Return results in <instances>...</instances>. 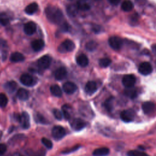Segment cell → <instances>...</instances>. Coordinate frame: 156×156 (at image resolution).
<instances>
[{
    "mask_svg": "<svg viewBox=\"0 0 156 156\" xmlns=\"http://www.w3.org/2000/svg\"><path fill=\"white\" fill-rule=\"evenodd\" d=\"M66 135L65 129L60 126H55L52 128V135L56 140H59L63 138Z\"/></svg>",
    "mask_w": 156,
    "mask_h": 156,
    "instance_id": "cell-3",
    "label": "cell"
},
{
    "mask_svg": "<svg viewBox=\"0 0 156 156\" xmlns=\"http://www.w3.org/2000/svg\"><path fill=\"white\" fill-rule=\"evenodd\" d=\"M77 63L82 66V67H85L88 65V58L85 54H80L76 58Z\"/></svg>",
    "mask_w": 156,
    "mask_h": 156,
    "instance_id": "cell-20",
    "label": "cell"
},
{
    "mask_svg": "<svg viewBox=\"0 0 156 156\" xmlns=\"http://www.w3.org/2000/svg\"><path fill=\"white\" fill-rule=\"evenodd\" d=\"M50 91L52 94L56 97H60L62 95V91L60 87L57 85H52L50 87Z\"/></svg>",
    "mask_w": 156,
    "mask_h": 156,
    "instance_id": "cell-27",
    "label": "cell"
},
{
    "mask_svg": "<svg viewBox=\"0 0 156 156\" xmlns=\"http://www.w3.org/2000/svg\"><path fill=\"white\" fill-rule=\"evenodd\" d=\"M136 82V78L132 74L125 75L122 79V83L126 88L133 87Z\"/></svg>",
    "mask_w": 156,
    "mask_h": 156,
    "instance_id": "cell-8",
    "label": "cell"
},
{
    "mask_svg": "<svg viewBox=\"0 0 156 156\" xmlns=\"http://www.w3.org/2000/svg\"><path fill=\"white\" fill-rule=\"evenodd\" d=\"M108 2L113 5H117L119 2L121 0H108Z\"/></svg>",
    "mask_w": 156,
    "mask_h": 156,
    "instance_id": "cell-43",
    "label": "cell"
},
{
    "mask_svg": "<svg viewBox=\"0 0 156 156\" xmlns=\"http://www.w3.org/2000/svg\"><path fill=\"white\" fill-rule=\"evenodd\" d=\"M120 117L121 119L126 122H132L135 118V112L131 109L124 110L121 112L120 114Z\"/></svg>",
    "mask_w": 156,
    "mask_h": 156,
    "instance_id": "cell-7",
    "label": "cell"
},
{
    "mask_svg": "<svg viewBox=\"0 0 156 156\" xmlns=\"http://www.w3.org/2000/svg\"><path fill=\"white\" fill-rule=\"evenodd\" d=\"M75 48L74 43L71 40H66L58 47V51L60 53H66L73 51Z\"/></svg>",
    "mask_w": 156,
    "mask_h": 156,
    "instance_id": "cell-2",
    "label": "cell"
},
{
    "mask_svg": "<svg viewBox=\"0 0 156 156\" xmlns=\"http://www.w3.org/2000/svg\"><path fill=\"white\" fill-rule=\"evenodd\" d=\"M29 92L24 88H20L17 91V96L21 101H26L29 98Z\"/></svg>",
    "mask_w": 156,
    "mask_h": 156,
    "instance_id": "cell-24",
    "label": "cell"
},
{
    "mask_svg": "<svg viewBox=\"0 0 156 156\" xmlns=\"http://www.w3.org/2000/svg\"><path fill=\"white\" fill-rule=\"evenodd\" d=\"M44 46V42L43 40L41 39H37L34 40L31 43V46L32 48L34 51H40L41 50Z\"/></svg>",
    "mask_w": 156,
    "mask_h": 156,
    "instance_id": "cell-18",
    "label": "cell"
},
{
    "mask_svg": "<svg viewBox=\"0 0 156 156\" xmlns=\"http://www.w3.org/2000/svg\"><path fill=\"white\" fill-rule=\"evenodd\" d=\"M9 22V18L4 14H2L0 15V23L3 26H6Z\"/></svg>",
    "mask_w": 156,
    "mask_h": 156,
    "instance_id": "cell-37",
    "label": "cell"
},
{
    "mask_svg": "<svg viewBox=\"0 0 156 156\" xmlns=\"http://www.w3.org/2000/svg\"><path fill=\"white\" fill-rule=\"evenodd\" d=\"M7 151V146L4 144H0V155H3Z\"/></svg>",
    "mask_w": 156,
    "mask_h": 156,
    "instance_id": "cell-41",
    "label": "cell"
},
{
    "mask_svg": "<svg viewBox=\"0 0 156 156\" xmlns=\"http://www.w3.org/2000/svg\"><path fill=\"white\" fill-rule=\"evenodd\" d=\"M79 147V146H74L71 149H67L66 151H64L63 152V153H64V154H68V153H69V152H74V151L77 150Z\"/></svg>",
    "mask_w": 156,
    "mask_h": 156,
    "instance_id": "cell-42",
    "label": "cell"
},
{
    "mask_svg": "<svg viewBox=\"0 0 156 156\" xmlns=\"http://www.w3.org/2000/svg\"><path fill=\"white\" fill-rule=\"evenodd\" d=\"M67 76V71L64 67H60L56 69L54 73L55 78L58 80L64 79Z\"/></svg>",
    "mask_w": 156,
    "mask_h": 156,
    "instance_id": "cell-16",
    "label": "cell"
},
{
    "mask_svg": "<svg viewBox=\"0 0 156 156\" xmlns=\"http://www.w3.org/2000/svg\"><path fill=\"white\" fill-rule=\"evenodd\" d=\"M113 97H110L109 98L107 99L104 102V107L107 109V110L110 112L113 109Z\"/></svg>",
    "mask_w": 156,
    "mask_h": 156,
    "instance_id": "cell-30",
    "label": "cell"
},
{
    "mask_svg": "<svg viewBox=\"0 0 156 156\" xmlns=\"http://www.w3.org/2000/svg\"><path fill=\"white\" fill-rule=\"evenodd\" d=\"M93 30L94 32H95V33H98V32H99V31L101 30V27H99V26H98V25L93 26Z\"/></svg>",
    "mask_w": 156,
    "mask_h": 156,
    "instance_id": "cell-44",
    "label": "cell"
},
{
    "mask_svg": "<svg viewBox=\"0 0 156 156\" xmlns=\"http://www.w3.org/2000/svg\"><path fill=\"white\" fill-rule=\"evenodd\" d=\"M70 29V26H69L68 24H67L65 22H63L61 24V26H60V30L62 31V32H68L69 31Z\"/></svg>",
    "mask_w": 156,
    "mask_h": 156,
    "instance_id": "cell-39",
    "label": "cell"
},
{
    "mask_svg": "<svg viewBox=\"0 0 156 156\" xmlns=\"http://www.w3.org/2000/svg\"><path fill=\"white\" fill-rule=\"evenodd\" d=\"M77 11L78 9L76 5L74 4H70L68 5L66 7V12L70 16H75L77 13Z\"/></svg>",
    "mask_w": 156,
    "mask_h": 156,
    "instance_id": "cell-29",
    "label": "cell"
},
{
    "mask_svg": "<svg viewBox=\"0 0 156 156\" xmlns=\"http://www.w3.org/2000/svg\"><path fill=\"white\" fill-rule=\"evenodd\" d=\"M139 18L138 15L137 13H134L133 14L130 18V22L132 23V24H133V23H136L138 22V20Z\"/></svg>",
    "mask_w": 156,
    "mask_h": 156,
    "instance_id": "cell-40",
    "label": "cell"
},
{
    "mask_svg": "<svg viewBox=\"0 0 156 156\" xmlns=\"http://www.w3.org/2000/svg\"><path fill=\"white\" fill-rule=\"evenodd\" d=\"M35 120L37 122L41 123V124H48V121L41 114H39V113L35 115Z\"/></svg>",
    "mask_w": 156,
    "mask_h": 156,
    "instance_id": "cell-35",
    "label": "cell"
},
{
    "mask_svg": "<svg viewBox=\"0 0 156 156\" xmlns=\"http://www.w3.org/2000/svg\"><path fill=\"white\" fill-rule=\"evenodd\" d=\"M142 108L145 114H151L154 111L155 104L152 102H145L142 105Z\"/></svg>",
    "mask_w": 156,
    "mask_h": 156,
    "instance_id": "cell-17",
    "label": "cell"
},
{
    "mask_svg": "<svg viewBox=\"0 0 156 156\" xmlns=\"http://www.w3.org/2000/svg\"><path fill=\"white\" fill-rule=\"evenodd\" d=\"M98 89L97 84L94 81H89L86 83L85 87V91L88 94H92L94 93Z\"/></svg>",
    "mask_w": 156,
    "mask_h": 156,
    "instance_id": "cell-15",
    "label": "cell"
},
{
    "mask_svg": "<svg viewBox=\"0 0 156 156\" xmlns=\"http://www.w3.org/2000/svg\"><path fill=\"white\" fill-rule=\"evenodd\" d=\"M133 8V4L130 0H125L121 4V9L124 12H130Z\"/></svg>",
    "mask_w": 156,
    "mask_h": 156,
    "instance_id": "cell-26",
    "label": "cell"
},
{
    "mask_svg": "<svg viewBox=\"0 0 156 156\" xmlns=\"http://www.w3.org/2000/svg\"><path fill=\"white\" fill-rule=\"evenodd\" d=\"M62 88L65 93L68 94H71L77 90V86L73 82H66L63 85Z\"/></svg>",
    "mask_w": 156,
    "mask_h": 156,
    "instance_id": "cell-13",
    "label": "cell"
},
{
    "mask_svg": "<svg viewBox=\"0 0 156 156\" xmlns=\"http://www.w3.org/2000/svg\"><path fill=\"white\" fill-rule=\"evenodd\" d=\"M52 58L50 56L45 55L40 57L37 62L38 66L40 68L42 69H48L51 63Z\"/></svg>",
    "mask_w": 156,
    "mask_h": 156,
    "instance_id": "cell-5",
    "label": "cell"
},
{
    "mask_svg": "<svg viewBox=\"0 0 156 156\" xmlns=\"http://www.w3.org/2000/svg\"><path fill=\"white\" fill-rule=\"evenodd\" d=\"M45 15L49 22L55 24L63 23L64 16L62 10L55 6L49 5L45 9Z\"/></svg>",
    "mask_w": 156,
    "mask_h": 156,
    "instance_id": "cell-1",
    "label": "cell"
},
{
    "mask_svg": "<svg viewBox=\"0 0 156 156\" xmlns=\"http://www.w3.org/2000/svg\"><path fill=\"white\" fill-rule=\"evenodd\" d=\"M17 87V84L15 81H9L7 82L5 85L4 88L5 89L9 92V93H13L14 92Z\"/></svg>",
    "mask_w": 156,
    "mask_h": 156,
    "instance_id": "cell-28",
    "label": "cell"
},
{
    "mask_svg": "<svg viewBox=\"0 0 156 156\" xmlns=\"http://www.w3.org/2000/svg\"><path fill=\"white\" fill-rule=\"evenodd\" d=\"M18 120L21 124V127L27 129L30 126V118L29 115L26 112H23L20 115L18 116Z\"/></svg>",
    "mask_w": 156,
    "mask_h": 156,
    "instance_id": "cell-10",
    "label": "cell"
},
{
    "mask_svg": "<svg viewBox=\"0 0 156 156\" xmlns=\"http://www.w3.org/2000/svg\"><path fill=\"white\" fill-rule=\"evenodd\" d=\"M138 71L140 74L147 76L152 72V66L149 62H143L139 65Z\"/></svg>",
    "mask_w": 156,
    "mask_h": 156,
    "instance_id": "cell-9",
    "label": "cell"
},
{
    "mask_svg": "<svg viewBox=\"0 0 156 156\" xmlns=\"http://www.w3.org/2000/svg\"><path fill=\"white\" fill-rule=\"evenodd\" d=\"M8 103V99L4 93H0V107H5Z\"/></svg>",
    "mask_w": 156,
    "mask_h": 156,
    "instance_id": "cell-34",
    "label": "cell"
},
{
    "mask_svg": "<svg viewBox=\"0 0 156 156\" xmlns=\"http://www.w3.org/2000/svg\"><path fill=\"white\" fill-rule=\"evenodd\" d=\"M20 80L22 84L27 87H32L36 83L35 79L32 76L26 73L22 74Z\"/></svg>",
    "mask_w": 156,
    "mask_h": 156,
    "instance_id": "cell-6",
    "label": "cell"
},
{
    "mask_svg": "<svg viewBox=\"0 0 156 156\" xmlns=\"http://www.w3.org/2000/svg\"><path fill=\"white\" fill-rule=\"evenodd\" d=\"M53 114L55 116V118L58 119V120H61L63 118V115L62 112H60L59 110L58 109H54L53 110Z\"/></svg>",
    "mask_w": 156,
    "mask_h": 156,
    "instance_id": "cell-38",
    "label": "cell"
},
{
    "mask_svg": "<svg viewBox=\"0 0 156 156\" xmlns=\"http://www.w3.org/2000/svg\"><path fill=\"white\" fill-rule=\"evenodd\" d=\"M23 29L26 34L28 35H31L35 32L37 29V26L34 22L30 21L24 24Z\"/></svg>",
    "mask_w": 156,
    "mask_h": 156,
    "instance_id": "cell-14",
    "label": "cell"
},
{
    "mask_svg": "<svg viewBox=\"0 0 156 156\" xmlns=\"http://www.w3.org/2000/svg\"><path fill=\"white\" fill-rule=\"evenodd\" d=\"M69 1H71V0H69Z\"/></svg>",
    "mask_w": 156,
    "mask_h": 156,
    "instance_id": "cell-46",
    "label": "cell"
},
{
    "mask_svg": "<svg viewBox=\"0 0 156 156\" xmlns=\"http://www.w3.org/2000/svg\"><path fill=\"white\" fill-rule=\"evenodd\" d=\"M124 94L127 97L133 99L135 98L138 95V91L135 88L130 87V88H126V89L124 91Z\"/></svg>",
    "mask_w": 156,
    "mask_h": 156,
    "instance_id": "cell-23",
    "label": "cell"
},
{
    "mask_svg": "<svg viewBox=\"0 0 156 156\" xmlns=\"http://www.w3.org/2000/svg\"><path fill=\"white\" fill-rule=\"evenodd\" d=\"M108 44L114 50H119L122 46L123 41L119 37L113 36L108 39Z\"/></svg>",
    "mask_w": 156,
    "mask_h": 156,
    "instance_id": "cell-4",
    "label": "cell"
},
{
    "mask_svg": "<svg viewBox=\"0 0 156 156\" xmlns=\"http://www.w3.org/2000/svg\"><path fill=\"white\" fill-rule=\"evenodd\" d=\"M41 142L48 149H51L52 147V143L49 140L46 138H43L41 139Z\"/></svg>",
    "mask_w": 156,
    "mask_h": 156,
    "instance_id": "cell-36",
    "label": "cell"
},
{
    "mask_svg": "<svg viewBox=\"0 0 156 156\" xmlns=\"http://www.w3.org/2000/svg\"><path fill=\"white\" fill-rule=\"evenodd\" d=\"M95 1H100V0H95Z\"/></svg>",
    "mask_w": 156,
    "mask_h": 156,
    "instance_id": "cell-45",
    "label": "cell"
},
{
    "mask_svg": "<svg viewBox=\"0 0 156 156\" xmlns=\"http://www.w3.org/2000/svg\"><path fill=\"white\" fill-rule=\"evenodd\" d=\"M72 112V109L71 106L68 104H65L62 106V115L66 119H69L71 118V113Z\"/></svg>",
    "mask_w": 156,
    "mask_h": 156,
    "instance_id": "cell-25",
    "label": "cell"
},
{
    "mask_svg": "<svg viewBox=\"0 0 156 156\" xmlns=\"http://www.w3.org/2000/svg\"><path fill=\"white\" fill-rule=\"evenodd\" d=\"M97 46H98V44L96 41H90L86 44L85 48L89 51H93L96 49Z\"/></svg>",
    "mask_w": 156,
    "mask_h": 156,
    "instance_id": "cell-32",
    "label": "cell"
},
{
    "mask_svg": "<svg viewBox=\"0 0 156 156\" xmlns=\"http://www.w3.org/2000/svg\"><path fill=\"white\" fill-rule=\"evenodd\" d=\"M76 6L80 10L87 11L91 8L92 2L91 0H78Z\"/></svg>",
    "mask_w": 156,
    "mask_h": 156,
    "instance_id": "cell-12",
    "label": "cell"
},
{
    "mask_svg": "<svg viewBox=\"0 0 156 156\" xmlns=\"http://www.w3.org/2000/svg\"><path fill=\"white\" fill-rule=\"evenodd\" d=\"M87 125V123L80 118H75L71 122V127L76 131H79L83 129Z\"/></svg>",
    "mask_w": 156,
    "mask_h": 156,
    "instance_id": "cell-11",
    "label": "cell"
},
{
    "mask_svg": "<svg viewBox=\"0 0 156 156\" xmlns=\"http://www.w3.org/2000/svg\"><path fill=\"white\" fill-rule=\"evenodd\" d=\"M38 4L35 2H32L26 6L24 11L28 15H33L38 10Z\"/></svg>",
    "mask_w": 156,
    "mask_h": 156,
    "instance_id": "cell-21",
    "label": "cell"
},
{
    "mask_svg": "<svg viewBox=\"0 0 156 156\" xmlns=\"http://www.w3.org/2000/svg\"><path fill=\"white\" fill-rule=\"evenodd\" d=\"M24 56L21 53L18 52L12 53L10 57V60L13 63L21 62L24 61Z\"/></svg>",
    "mask_w": 156,
    "mask_h": 156,
    "instance_id": "cell-19",
    "label": "cell"
},
{
    "mask_svg": "<svg viewBox=\"0 0 156 156\" xmlns=\"http://www.w3.org/2000/svg\"><path fill=\"white\" fill-rule=\"evenodd\" d=\"M109 154V149L107 147H103L95 149L93 152V156H106Z\"/></svg>",
    "mask_w": 156,
    "mask_h": 156,
    "instance_id": "cell-22",
    "label": "cell"
},
{
    "mask_svg": "<svg viewBox=\"0 0 156 156\" xmlns=\"http://www.w3.org/2000/svg\"><path fill=\"white\" fill-rule=\"evenodd\" d=\"M127 156H149L147 154L138 151L132 150L130 151L127 154Z\"/></svg>",
    "mask_w": 156,
    "mask_h": 156,
    "instance_id": "cell-33",
    "label": "cell"
},
{
    "mask_svg": "<svg viewBox=\"0 0 156 156\" xmlns=\"http://www.w3.org/2000/svg\"><path fill=\"white\" fill-rule=\"evenodd\" d=\"M112 63L111 59L108 58H102L99 60V64L101 68H107Z\"/></svg>",
    "mask_w": 156,
    "mask_h": 156,
    "instance_id": "cell-31",
    "label": "cell"
}]
</instances>
